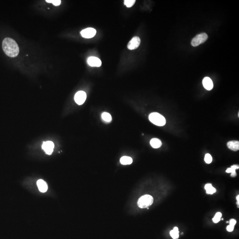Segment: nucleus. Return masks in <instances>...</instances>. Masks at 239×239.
<instances>
[{"mask_svg":"<svg viewBox=\"0 0 239 239\" xmlns=\"http://www.w3.org/2000/svg\"><path fill=\"white\" fill-rule=\"evenodd\" d=\"M2 49L4 53L10 57H16L19 53V48L16 42L9 37L5 38L2 42Z\"/></svg>","mask_w":239,"mask_h":239,"instance_id":"1","label":"nucleus"},{"mask_svg":"<svg viewBox=\"0 0 239 239\" xmlns=\"http://www.w3.org/2000/svg\"><path fill=\"white\" fill-rule=\"evenodd\" d=\"M141 39L139 37L135 36L133 37L127 44V48L130 50L135 49L140 46Z\"/></svg>","mask_w":239,"mask_h":239,"instance_id":"8","label":"nucleus"},{"mask_svg":"<svg viewBox=\"0 0 239 239\" xmlns=\"http://www.w3.org/2000/svg\"><path fill=\"white\" fill-rule=\"evenodd\" d=\"M237 200L238 201V202H237V204H238V207H239V195H238V196L237 197Z\"/></svg>","mask_w":239,"mask_h":239,"instance_id":"25","label":"nucleus"},{"mask_svg":"<svg viewBox=\"0 0 239 239\" xmlns=\"http://www.w3.org/2000/svg\"><path fill=\"white\" fill-rule=\"evenodd\" d=\"M208 38L207 34L206 33H202L196 35L192 40L191 45L193 47H197L200 44H202L207 41Z\"/></svg>","mask_w":239,"mask_h":239,"instance_id":"4","label":"nucleus"},{"mask_svg":"<svg viewBox=\"0 0 239 239\" xmlns=\"http://www.w3.org/2000/svg\"><path fill=\"white\" fill-rule=\"evenodd\" d=\"M234 226H232V225H229L227 227V230L228 232H231L233 231V230H234Z\"/></svg>","mask_w":239,"mask_h":239,"instance_id":"23","label":"nucleus"},{"mask_svg":"<svg viewBox=\"0 0 239 239\" xmlns=\"http://www.w3.org/2000/svg\"><path fill=\"white\" fill-rule=\"evenodd\" d=\"M153 203V198L151 195L146 194L139 198L138 206L141 208H146L151 206Z\"/></svg>","mask_w":239,"mask_h":239,"instance_id":"3","label":"nucleus"},{"mask_svg":"<svg viewBox=\"0 0 239 239\" xmlns=\"http://www.w3.org/2000/svg\"><path fill=\"white\" fill-rule=\"evenodd\" d=\"M205 190L207 194H212L216 192V189L214 188L211 184H207L205 186Z\"/></svg>","mask_w":239,"mask_h":239,"instance_id":"15","label":"nucleus"},{"mask_svg":"<svg viewBox=\"0 0 239 239\" xmlns=\"http://www.w3.org/2000/svg\"><path fill=\"white\" fill-rule=\"evenodd\" d=\"M87 63L91 67H100L101 65V61L96 57H91L87 59Z\"/></svg>","mask_w":239,"mask_h":239,"instance_id":"9","label":"nucleus"},{"mask_svg":"<svg viewBox=\"0 0 239 239\" xmlns=\"http://www.w3.org/2000/svg\"><path fill=\"white\" fill-rule=\"evenodd\" d=\"M213 158L212 156L209 154H206L205 155V161L208 164H210L212 162Z\"/></svg>","mask_w":239,"mask_h":239,"instance_id":"21","label":"nucleus"},{"mask_svg":"<svg viewBox=\"0 0 239 239\" xmlns=\"http://www.w3.org/2000/svg\"><path fill=\"white\" fill-rule=\"evenodd\" d=\"M149 119L151 123L159 126H163L166 123L165 118L158 113H152L149 116Z\"/></svg>","mask_w":239,"mask_h":239,"instance_id":"2","label":"nucleus"},{"mask_svg":"<svg viewBox=\"0 0 239 239\" xmlns=\"http://www.w3.org/2000/svg\"><path fill=\"white\" fill-rule=\"evenodd\" d=\"M151 145L154 148H160L162 145V142L159 139L153 138L150 141Z\"/></svg>","mask_w":239,"mask_h":239,"instance_id":"13","label":"nucleus"},{"mask_svg":"<svg viewBox=\"0 0 239 239\" xmlns=\"http://www.w3.org/2000/svg\"><path fill=\"white\" fill-rule=\"evenodd\" d=\"M236 223H237V221H236L235 219H231V220L230 221V225L234 226L236 224Z\"/></svg>","mask_w":239,"mask_h":239,"instance_id":"24","label":"nucleus"},{"mask_svg":"<svg viewBox=\"0 0 239 239\" xmlns=\"http://www.w3.org/2000/svg\"><path fill=\"white\" fill-rule=\"evenodd\" d=\"M229 148L233 151H237L239 149V142L238 141H232L227 143Z\"/></svg>","mask_w":239,"mask_h":239,"instance_id":"12","label":"nucleus"},{"mask_svg":"<svg viewBox=\"0 0 239 239\" xmlns=\"http://www.w3.org/2000/svg\"><path fill=\"white\" fill-rule=\"evenodd\" d=\"M222 216V213H220V212H217L215 215L214 217L213 218V221L215 223H217L218 222H220Z\"/></svg>","mask_w":239,"mask_h":239,"instance_id":"19","label":"nucleus"},{"mask_svg":"<svg viewBox=\"0 0 239 239\" xmlns=\"http://www.w3.org/2000/svg\"><path fill=\"white\" fill-rule=\"evenodd\" d=\"M86 98V94L83 91L77 92L75 96V100L78 105H82L85 101Z\"/></svg>","mask_w":239,"mask_h":239,"instance_id":"5","label":"nucleus"},{"mask_svg":"<svg viewBox=\"0 0 239 239\" xmlns=\"http://www.w3.org/2000/svg\"><path fill=\"white\" fill-rule=\"evenodd\" d=\"M96 34V30L91 28H89L84 29L81 32V35L83 37L88 39L94 37Z\"/></svg>","mask_w":239,"mask_h":239,"instance_id":"6","label":"nucleus"},{"mask_svg":"<svg viewBox=\"0 0 239 239\" xmlns=\"http://www.w3.org/2000/svg\"><path fill=\"white\" fill-rule=\"evenodd\" d=\"M170 235L173 239H177L179 238V231L178 227H175L170 232Z\"/></svg>","mask_w":239,"mask_h":239,"instance_id":"17","label":"nucleus"},{"mask_svg":"<svg viewBox=\"0 0 239 239\" xmlns=\"http://www.w3.org/2000/svg\"><path fill=\"white\" fill-rule=\"evenodd\" d=\"M37 185L39 190L41 192H46L48 190V186L47 183L43 180H42V179L38 180L37 182Z\"/></svg>","mask_w":239,"mask_h":239,"instance_id":"11","label":"nucleus"},{"mask_svg":"<svg viewBox=\"0 0 239 239\" xmlns=\"http://www.w3.org/2000/svg\"><path fill=\"white\" fill-rule=\"evenodd\" d=\"M46 1L48 3H52L55 6L59 5L61 3V1L60 0H46Z\"/></svg>","mask_w":239,"mask_h":239,"instance_id":"22","label":"nucleus"},{"mask_svg":"<svg viewBox=\"0 0 239 239\" xmlns=\"http://www.w3.org/2000/svg\"><path fill=\"white\" fill-rule=\"evenodd\" d=\"M101 118L105 122H110L112 120V117L109 113L104 112L101 115Z\"/></svg>","mask_w":239,"mask_h":239,"instance_id":"18","label":"nucleus"},{"mask_svg":"<svg viewBox=\"0 0 239 239\" xmlns=\"http://www.w3.org/2000/svg\"><path fill=\"white\" fill-rule=\"evenodd\" d=\"M54 143L51 141H48L44 142L43 143L42 148L45 151L46 154L48 155H51L53 151V149L54 148Z\"/></svg>","mask_w":239,"mask_h":239,"instance_id":"7","label":"nucleus"},{"mask_svg":"<svg viewBox=\"0 0 239 239\" xmlns=\"http://www.w3.org/2000/svg\"><path fill=\"white\" fill-rule=\"evenodd\" d=\"M202 83L204 88L208 91H211L214 87L213 81L208 77H206L203 79Z\"/></svg>","mask_w":239,"mask_h":239,"instance_id":"10","label":"nucleus"},{"mask_svg":"<svg viewBox=\"0 0 239 239\" xmlns=\"http://www.w3.org/2000/svg\"><path fill=\"white\" fill-rule=\"evenodd\" d=\"M238 165H232L230 168H228L226 171V172L228 173H231V176L232 177H235L237 175L236 170L239 169Z\"/></svg>","mask_w":239,"mask_h":239,"instance_id":"16","label":"nucleus"},{"mask_svg":"<svg viewBox=\"0 0 239 239\" xmlns=\"http://www.w3.org/2000/svg\"><path fill=\"white\" fill-rule=\"evenodd\" d=\"M120 163L123 165L131 164L133 163V159L130 157L125 156L120 158Z\"/></svg>","mask_w":239,"mask_h":239,"instance_id":"14","label":"nucleus"},{"mask_svg":"<svg viewBox=\"0 0 239 239\" xmlns=\"http://www.w3.org/2000/svg\"><path fill=\"white\" fill-rule=\"evenodd\" d=\"M135 2V0H125L124 4L127 7L130 8L134 5Z\"/></svg>","mask_w":239,"mask_h":239,"instance_id":"20","label":"nucleus"}]
</instances>
